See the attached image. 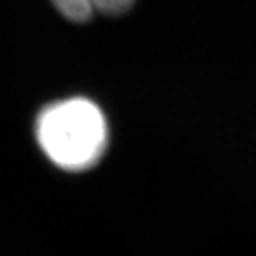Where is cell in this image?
Masks as SVG:
<instances>
[{"mask_svg":"<svg viewBox=\"0 0 256 256\" xmlns=\"http://www.w3.org/2000/svg\"><path fill=\"white\" fill-rule=\"evenodd\" d=\"M139 0H50L57 12L72 24H88L96 16L126 14Z\"/></svg>","mask_w":256,"mask_h":256,"instance_id":"cell-2","label":"cell"},{"mask_svg":"<svg viewBox=\"0 0 256 256\" xmlns=\"http://www.w3.org/2000/svg\"><path fill=\"white\" fill-rule=\"evenodd\" d=\"M34 139L44 158L64 172H86L104 158L110 140L105 112L86 96L44 105L34 120Z\"/></svg>","mask_w":256,"mask_h":256,"instance_id":"cell-1","label":"cell"}]
</instances>
